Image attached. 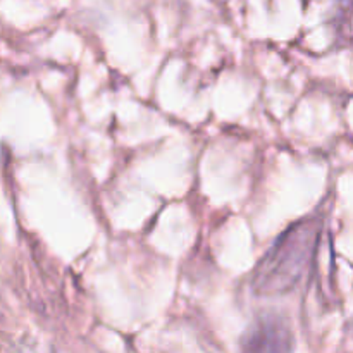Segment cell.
<instances>
[{
  "mask_svg": "<svg viewBox=\"0 0 353 353\" xmlns=\"http://www.w3.org/2000/svg\"><path fill=\"white\" fill-rule=\"evenodd\" d=\"M319 226L302 221L290 228L261 262L254 278V290L264 295L285 293L296 286L309 268L316 248Z\"/></svg>",
  "mask_w": 353,
  "mask_h": 353,
  "instance_id": "1",
  "label": "cell"
},
{
  "mask_svg": "<svg viewBox=\"0 0 353 353\" xmlns=\"http://www.w3.org/2000/svg\"><path fill=\"white\" fill-rule=\"evenodd\" d=\"M245 350H288L292 348L290 331L276 319H262L243 341Z\"/></svg>",
  "mask_w": 353,
  "mask_h": 353,
  "instance_id": "2",
  "label": "cell"
}]
</instances>
